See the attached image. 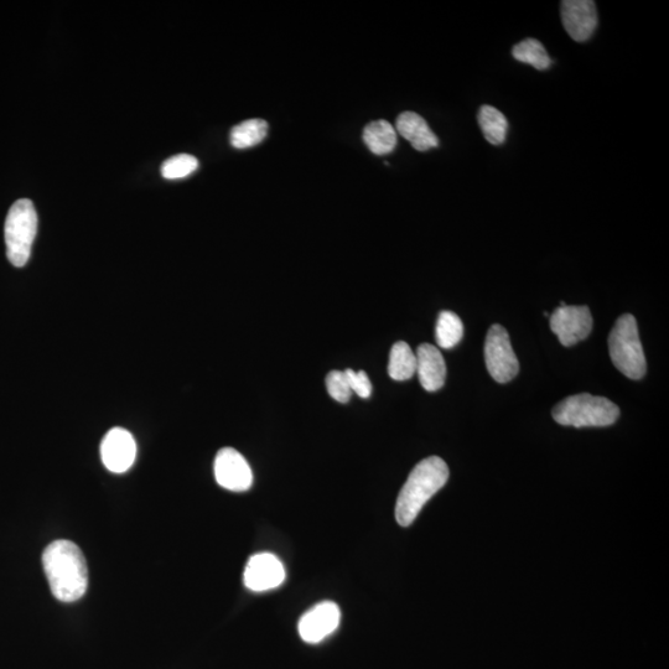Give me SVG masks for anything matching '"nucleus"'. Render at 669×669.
Segmentation results:
<instances>
[{
  "instance_id": "1a4fd4ad",
  "label": "nucleus",
  "mask_w": 669,
  "mask_h": 669,
  "mask_svg": "<svg viewBox=\"0 0 669 669\" xmlns=\"http://www.w3.org/2000/svg\"><path fill=\"white\" fill-rule=\"evenodd\" d=\"M101 458L111 473H126L137 458V444L133 435L123 428L111 429L102 440Z\"/></svg>"
},
{
  "instance_id": "7ed1b4c3",
  "label": "nucleus",
  "mask_w": 669,
  "mask_h": 669,
  "mask_svg": "<svg viewBox=\"0 0 669 669\" xmlns=\"http://www.w3.org/2000/svg\"><path fill=\"white\" fill-rule=\"evenodd\" d=\"M553 418L565 427H609L620 417V409L605 397L589 393L565 398L553 409Z\"/></svg>"
},
{
  "instance_id": "39448f33",
  "label": "nucleus",
  "mask_w": 669,
  "mask_h": 669,
  "mask_svg": "<svg viewBox=\"0 0 669 669\" xmlns=\"http://www.w3.org/2000/svg\"><path fill=\"white\" fill-rule=\"evenodd\" d=\"M38 231V215L28 199L14 202L4 226L7 256L14 267L22 268L29 262L31 248Z\"/></svg>"
},
{
  "instance_id": "9b49d317",
  "label": "nucleus",
  "mask_w": 669,
  "mask_h": 669,
  "mask_svg": "<svg viewBox=\"0 0 669 669\" xmlns=\"http://www.w3.org/2000/svg\"><path fill=\"white\" fill-rule=\"evenodd\" d=\"M564 29L577 43H585L598 27V10L591 0H565L560 7Z\"/></svg>"
},
{
  "instance_id": "dca6fc26",
  "label": "nucleus",
  "mask_w": 669,
  "mask_h": 669,
  "mask_svg": "<svg viewBox=\"0 0 669 669\" xmlns=\"http://www.w3.org/2000/svg\"><path fill=\"white\" fill-rule=\"evenodd\" d=\"M417 372V357L411 346L398 341L392 346L388 373L394 381H407Z\"/></svg>"
},
{
  "instance_id": "f8f14e48",
  "label": "nucleus",
  "mask_w": 669,
  "mask_h": 669,
  "mask_svg": "<svg viewBox=\"0 0 669 669\" xmlns=\"http://www.w3.org/2000/svg\"><path fill=\"white\" fill-rule=\"evenodd\" d=\"M339 606L323 601L305 613L299 621V635L305 642L319 643L336 631L340 625Z\"/></svg>"
},
{
  "instance_id": "f257e3e1",
  "label": "nucleus",
  "mask_w": 669,
  "mask_h": 669,
  "mask_svg": "<svg viewBox=\"0 0 669 669\" xmlns=\"http://www.w3.org/2000/svg\"><path fill=\"white\" fill-rule=\"evenodd\" d=\"M43 565L51 593L62 603H74L86 594L88 569L84 553L70 541H55L43 554Z\"/></svg>"
},
{
  "instance_id": "5701e85b",
  "label": "nucleus",
  "mask_w": 669,
  "mask_h": 669,
  "mask_svg": "<svg viewBox=\"0 0 669 669\" xmlns=\"http://www.w3.org/2000/svg\"><path fill=\"white\" fill-rule=\"evenodd\" d=\"M345 375L347 382H349L352 393H356L361 398H368L372 393V385L370 378L365 371L355 372L354 370H346Z\"/></svg>"
},
{
  "instance_id": "f3484780",
  "label": "nucleus",
  "mask_w": 669,
  "mask_h": 669,
  "mask_svg": "<svg viewBox=\"0 0 669 669\" xmlns=\"http://www.w3.org/2000/svg\"><path fill=\"white\" fill-rule=\"evenodd\" d=\"M480 128L485 139L492 145L505 143L508 132V121L505 114L492 106H482L479 111Z\"/></svg>"
},
{
  "instance_id": "412c9836",
  "label": "nucleus",
  "mask_w": 669,
  "mask_h": 669,
  "mask_svg": "<svg viewBox=\"0 0 669 669\" xmlns=\"http://www.w3.org/2000/svg\"><path fill=\"white\" fill-rule=\"evenodd\" d=\"M199 168V160L190 154H179L171 157L162 165L164 179L178 180L186 178Z\"/></svg>"
},
{
  "instance_id": "aec40b11",
  "label": "nucleus",
  "mask_w": 669,
  "mask_h": 669,
  "mask_svg": "<svg viewBox=\"0 0 669 669\" xmlns=\"http://www.w3.org/2000/svg\"><path fill=\"white\" fill-rule=\"evenodd\" d=\"M512 55L517 61L531 65L537 70L544 71L552 65L551 57H549L541 41L536 39L530 38L521 41L513 48Z\"/></svg>"
},
{
  "instance_id": "6e6552de",
  "label": "nucleus",
  "mask_w": 669,
  "mask_h": 669,
  "mask_svg": "<svg viewBox=\"0 0 669 669\" xmlns=\"http://www.w3.org/2000/svg\"><path fill=\"white\" fill-rule=\"evenodd\" d=\"M215 477L223 489L245 492L251 489L253 473L250 464L241 453L232 448H223L215 459Z\"/></svg>"
},
{
  "instance_id": "ddd939ff",
  "label": "nucleus",
  "mask_w": 669,
  "mask_h": 669,
  "mask_svg": "<svg viewBox=\"0 0 669 669\" xmlns=\"http://www.w3.org/2000/svg\"><path fill=\"white\" fill-rule=\"evenodd\" d=\"M417 372L425 391L437 392L444 386L446 365L442 352L434 345L422 344L417 350Z\"/></svg>"
},
{
  "instance_id": "9d476101",
  "label": "nucleus",
  "mask_w": 669,
  "mask_h": 669,
  "mask_svg": "<svg viewBox=\"0 0 669 669\" xmlns=\"http://www.w3.org/2000/svg\"><path fill=\"white\" fill-rule=\"evenodd\" d=\"M285 577V569L279 558L271 553L254 554L248 560L243 580L248 589L262 593L278 588Z\"/></svg>"
},
{
  "instance_id": "423d86ee",
  "label": "nucleus",
  "mask_w": 669,
  "mask_h": 669,
  "mask_svg": "<svg viewBox=\"0 0 669 669\" xmlns=\"http://www.w3.org/2000/svg\"><path fill=\"white\" fill-rule=\"evenodd\" d=\"M485 361L491 377L499 383L512 381L520 372V363L512 349L510 335L499 324L492 325L487 333Z\"/></svg>"
},
{
  "instance_id": "4468645a",
  "label": "nucleus",
  "mask_w": 669,
  "mask_h": 669,
  "mask_svg": "<svg viewBox=\"0 0 669 669\" xmlns=\"http://www.w3.org/2000/svg\"><path fill=\"white\" fill-rule=\"evenodd\" d=\"M396 128V132L407 139L418 152H427V150L437 148L439 145L438 137L430 129L427 121L417 113L404 112L399 114Z\"/></svg>"
},
{
  "instance_id": "a211bd4d",
  "label": "nucleus",
  "mask_w": 669,
  "mask_h": 669,
  "mask_svg": "<svg viewBox=\"0 0 669 669\" xmlns=\"http://www.w3.org/2000/svg\"><path fill=\"white\" fill-rule=\"evenodd\" d=\"M268 123L263 119H250L232 128L230 140L232 147L246 149L254 147L267 137Z\"/></svg>"
},
{
  "instance_id": "4be33fe9",
  "label": "nucleus",
  "mask_w": 669,
  "mask_h": 669,
  "mask_svg": "<svg viewBox=\"0 0 669 669\" xmlns=\"http://www.w3.org/2000/svg\"><path fill=\"white\" fill-rule=\"evenodd\" d=\"M326 388H328L330 396L335 401L340 403L350 401L352 391L349 382H347L345 372L331 371L328 377H326Z\"/></svg>"
},
{
  "instance_id": "20e7f679",
  "label": "nucleus",
  "mask_w": 669,
  "mask_h": 669,
  "mask_svg": "<svg viewBox=\"0 0 669 669\" xmlns=\"http://www.w3.org/2000/svg\"><path fill=\"white\" fill-rule=\"evenodd\" d=\"M609 351L611 361L622 375L636 381L645 377L646 357L634 315L624 314L617 319L609 336Z\"/></svg>"
},
{
  "instance_id": "f03ea898",
  "label": "nucleus",
  "mask_w": 669,
  "mask_h": 669,
  "mask_svg": "<svg viewBox=\"0 0 669 669\" xmlns=\"http://www.w3.org/2000/svg\"><path fill=\"white\" fill-rule=\"evenodd\" d=\"M449 480V468L443 459L430 456L420 461L409 475L397 499L396 520L402 527L411 526L427 505Z\"/></svg>"
},
{
  "instance_id": "0eeeda50",
  "label": "nucleus",
  "mask_w": 669,
  "mask_h": 669,
  "mask_svg": "<svg viewBox=\"0 0 669 669\" xmlns=\"http://www.w3.org/2000/svg\"><path fill=\"white\" fill-rule=\"evenodd\" d=\"M551 329L565 347L577 345L591 334L593 316L588 307H559L551 315Z\"/></svg>"
},
{
  "instance_id": "6ab92c4d",
  "label": "nucleus",
  "mask_w": 669,
  "mask_h": 669,
  "mask_svg": "<svg viewBox=\"0 0 669 669\" xmlns=\"http://www.w3.org/2000/svg\"><path fill=\"white\" fill-rule=\"evenodd\" d=\"M464 336L463 321L453 311H442L440 313L437 328H435V340L442 349H453L459 344Z\"/></svg>"
},
{
  "instance_id": "2eb2a0df",
  "label": "nucleus",
  "mask_w": 669,
  "mask_h": 669,
  "mask_svg": "<svg viewBox=\"0 0 669 669\" xmlns=\"http://www.w3.org/2000/svg\"><path fill=\"white\" fill-rule=\"evenodd\" d=\"M363 142L376 155H386L397 147L398 138L396 129L390 122L375 121L368 123L363 129Z\"/></svg>"
}]
</instances>
